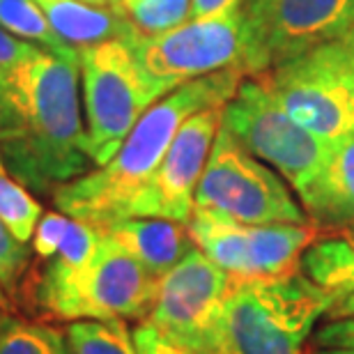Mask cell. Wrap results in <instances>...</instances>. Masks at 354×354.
I'll list each match as a JSON object with an SVG mask.
<instances>
[{
  "instance_id": "obj_8",
  "label": "cell",
  "mask_w": 354,
  "mask_h": 354,
  "mask_svg": "<svg viewBox=\"0 0 354 354\" xmlns=\"http://www.w3.org/2000/svg\"><path fill=\"white\" fill-rule=\"evenodd\" d=\"M223 127L253 157L265 161L301 194L327 161L331 145L297 124L258 76H246L223 106Z\"/></svg>"
},
{
  "instance_id": "obj_13",
  "label": "cell",
  "mask_w": 354,
  "mask_h": 354,
  "mask_svg": "<svg viewBox=\"0 0 354 354\" xmlns=\"http://www.w3.org/2000/svg\"><path fill=\"white\" fill-rule=\"evenodd\" d=\"M223 124V106L194 113L175 133L164 161L133 198L129 216H159L187 223L212 145Z\"/></svg>"
},
{
  "instance_id": "obj_29",
  "label": "cell",
  "mask_w": 354,
  "mask_h": 354,
  "mask_svg": "<svg viewBox=\"0 0 354 354\" xmlns=\"http://www.w3.org/2000/svg\"><path fill=\"white\" fill-rule=\"evenodd\" d=\"M242 0H191V21L221 19L239 14Z\"/></svg>"
},
{
  "instance_id": "obj_9",
  "label": "cell",
  "mask_w": 354,
  "mask_h": 354,
  "mask_svg": "<svg viewBox=\"0 0 354 354\" xmlns=\"http://www.w3.org/2000/svg\"><path fill=\"white\" fill-rule=\"evenodd\" d=\"M187 228L198 249L237 283L299 272L304 251L320 237L313 223L249 225L198 207Z\"/></svg>"
},
{
  "instance_id": "obj_2",
  "label": "cell",
  "mask_w": 354,
  "mask_h": 354,
  "mask_svg": "<svg viewBox=\"0 0 354 354\" xmlns=\"http://www.w3.org/2000/svg\"><path fill=\"white\" fill-rule=\"evenodd\" d=\"M244 79V67H232L171 90L140 115L109 164L55 189V207L99 228L127 218L133 198L164 161L180 127L198 111L225 106Z\"/></svg>"
},
{
  "instance_id": "obj_28",
  "label": "cell",
  "mask_w": 354,
  "mask_h": 354,
  "mask_svg": "<svg viewBox=\"0 0 354 354\" xmlns=\"http://www.w3.org/2000/svg\"><path fill=\"white\" fill-rule=\"evenodd\" d=\"M313 345L324 348H354V317L329 320L313 334Z\"/></svg>"
},
{
  "instance_id": "obj_7",
  "label": "cell",
  "mask_w": 354,
  "mask_h": 354,
  "mask_svg": "<svg viewBox=\"0 0 354 354\" xmlns=\"http://www.w3.org/2000/svg\"><path fill=\"white\" fill-rule=\"evenodd\" d=\"M194 207L249 225L310 223L286 180L239 145L223 124L198 182Z\"/></svg>"
},
{
  "instance_id": "obj_11",
  "label": "cell",
  "mask_w": 354,
  "mask_h": 354,
  "mask_svg": "<svg viewBox=\"0 0 354 354\" xmlns=\"http://www.w3.org/2000/svg\"><path fill=\"white\" fill-rule=\"evenodd\" d=\"M131 46L140 72L161 95L221 69L244 67L239 14L187 21L157 37H133ZM246 72V69H244Z\"/></svg>"
},
{
  "instance_id": "obj_24",
  "label": "cell",
  "mask_w": 354,
  "mask_h": 354,
  "mask_svg": "<svg viewBox=\"0 0 354 354\" xmlns=\"http://www.w3.org/2000/svg\"><path fill=\"white\" fill-rule=\"evenodd\" d=\"M72 216L65 212H46L41 214L37 228L32 232V253L39 260H51L58 253V246L67 232Z\"/></svg>"
},
{
  "instance_id": "obj_15",
  "label": "cell",
  "mask_w": 354,
  "mask_h": 354,
  "mask_svg": "<svg viewBox=\"0 0 354 354\" xmlns=\"http://www.w3.org/2000/svg\"><path fill=\"white\" fill-rule=\"evenodd\" d=\"M102 230L131 258H136L154 279H161L166 272H171L196 246L187 223L173 221V218L127 216L102 225Z\"/></svg>"
},
{
  "instance_id": "obj_16",
  "label": "cell",
  "mask_w": 354,
  "mask_h": 354,
  "mask_svg": "<svg viewBox=\"0 0 354 354\" xmlns=\"http://www.w3.org/2000/svg\"><path fill=\"white\" fill-rule=\"evenodd\" d=\"M301 272L327 292L329 310L324 317H354V228L320 232L304 251Z\"/></svg>"
},
{
  "instance_id": "obj_31",
  "label": "cell",
  "mask_w": 354,
  "mask_h": 354,
  "mask_svg": "<svg viewBox=\"0 0 354 354\" xmlns=\"http://www.w3.org/2000/svg\"><path fill=\"white\" fill-rule=\"evenodd\" d=\"M7 310H14V306H12V299L7 297V292L3 290V286H0V315L7 313Z\"/></svg>"
},
{
  "instance_id": "obj_12",
  "label": "cell",
  "mask_w": 354,
  "mask_h": 354,
  "mask_svg": "<svg viewBox=\"0 0 354 354\" xmlns=\"http://www.w3.org/2000/svg\"><path fill=\"white\" fill-rule=\"evenodd\" d=\"M258 79L297 124L327 145L354 136V90L317 48Z\"/></svg>"
},
{
  "instance_id": "obj_5",
  "label": "cell",
  "mask_w": 354,
  "mask_h": 354,
  "mask_svg": "<svg viewBox=\"0 0 354 354\" xmlns=\"http://www.w3.org/2000/svg\"><path fill=\"white\" fill-rule=\"evenodd\" d=\"M79 67L86 104V147L95 166H104L140 115L164 95L145 79L131 46L122 39L81 48Z\"/></svg>"
},
{
  "instance_id": "obj_21",
  "label": "cell",
  "mask_w": 354,
  "mask_h": 354,
  "mask_svg": "<svg viewBox=\"0 0 354 354\" xmlns=\"http://www.w3.org/2000/svg\"><path fill=\"white\" fill-rule=\"evenodd\" d=\"M41 214L39 201L10 173L0 154V218L21 242H30Z\"/></svg>"
},
{
  "instance_id": "obj_18",
  "label": "cell",
  "mask_w": 354,
  "mask_h": 354,
  "mask_svg": "<svg viewBox=\"0 0 354 354\" xmlns=\"http://www.w3.org/2000/svg\"><path fill=\"white\" fill-rule=\"evenodd\" d=\"M0 26L14 37L39 44L44 51L58 58L79 62V48L69 46L35 0H0Z\"/></svg>"
},
{
  "instance_id": "obj_25",
  "label": "cell",
  "mask_w": 354,
  "mask_h": 354,
  "mask_svg": "<svg viewBox=\"0 0 354 354\" xmlns=\"http://www.w3.org/2000/svg\"><path fill=\"white\" fill-rule=\"evenodd\" d=\"M39 48L30 44V41H24L19 37H14L12 32H7L3 26H0V86L14 74V69L19 65H24L28 58H32Z\"/></svg>"
},
{
  "instance_id": "obj_19",
  "label": "cell",
  "mask_w": 354,
  "mask_h": 354,
  "mask_svg": "<svg viewBox=\"0 0 354 354\" xmlns=\"http://www.w3.org/2000/svg\"><path fill=\"white\" fill-rule=\"evenodd\" d=\"M62 336L67 354H136L133 331L122 317L67 322Z\"/></svg>"
},
{
  "instance_id": "obj_14",
  "label": "cell",
  "mask_w": 354,
  "mask_h": 354,
  "mask_svg": "<svg viewBox=\"0 0 354 354\" xmlns=\"http://www.w3.org/2000/svg\"><path fill=\"white\" fill-rule=\"evenodd\" d=\"M299 201L320 232L354 228V136L331 147L322 171L301 191Z\"/></svg>"
},
{
  "instance_id": "obj_10",
  "label": "cell",
  "mask_w": 354,
  "mask_h": 354,
  "mask_svg": "<svg viewBox=\"0 0 354 354\" xmlns=\"http://www.w3.org/2000/svg\"><path fill=\"white\" fill-rule=\"evenodd\" d=\"M232 283L221 267L194 246L157 281V295L145 322L180 348L221 354V313Z\"/></svg>"
},
{
  "instance_id": "obj_23",
  "label": "cell",
  "mask_w": 354,
  "mask_h": 354,
  "mask_svg": "<svg viewBox=\"0 0 354 354\" xmlns=\"http://www.w3.org/2000/svg\"><path fill=\"white\" fill-rule=\"evenodd\" d=\"M30 249L0 218V286L10 299H19L21 286H24V279L30 272Z\"/></svg>"
},
{
  "instance_id": "obj_1",
  "label": "cell",
  "mask_w": 354,
  "mask_h": 354,
  "mask_svg": "<svg viewBox=\"0 0 354 354\" xmlns=\"http://www.w3.org/2000/svg\"><path fill=\"white\" fill-rule=\"evenodd\" d=\"M79 62L39 51L0 86V154L28 191L53 196L92 171L79 106Z\"/></svg>"
},
{
  "instance_id": "obj_17",
  "label": "cell",
  "mask_w": 354,
  "mask_h": 354,
  "mask_svg": "<svg viewBox=\"0 0 354 354\" xmlns=\"http://www.w3.org/2000/svg\"><path fill=\"white\" fill-rule=\"evenodd\" d=\"M35 3L44 10L53 30L79 51L111 39L129 41L133 35H138L122 14L109 7L88 5L83 0H35Z\"/></svg>"
},
{
  "instance_id": "obj_20",
  "label": "cell",
  "mask_w": 354,
  "mask_h": 354,
  "mask_svg": "<svg viewBox=\"0 0 354 354\" xmlns=\"http://www.w3.org/2000/svg\"><path fill=\"white\" fill-rule=\"evenodd\" d=\"M0 354H67L62 331L14 310L0 315Z\"/></svg>"
},
{
  "instance_id": "obj_6",
  "label": "cell",
  "mask_w": 354,
  "mask_h": 354,
  "mask_svg": "<svg viewBox=\"0 0 354 354\" xmlns=\"http://www.w3.org/2000/svg\"><path fill=\"white\" fill-rule=\"evenodd\" d=\"M354 28V0H242L246 76L267 74Z\"/></svg>"
},
{
  "instance_id": "obj_22",
  "label": "cell",
  "mask_w": 354,
  "mask_h": 354,
  "mask_svg": "<svg viewBox=\"0 0 354 354\" xmlns=\"http://www.w3.org/2000/svg\"><path fill=\"white\" fill-rule=\"evenodd\" d=\"M120 14L140 37H157L191 21V0H122Z\"/></svg>"
},
{
  "instance_id": "obj_32",
  "label": "cell",
  "mask_w": 354,
  "mask_h": 354,
  "mask_svg": "<svg viewBox=\"0 0 354 354\" xmlns=\"http://www.w3.org/2000/svg\"><path fill=\"white\" fill-rule=\"evenodd\" d=\"M104 5L109 7V10L120 12V5H122V0H104Z\"/></svg>"
},
{
  "instance_id": "obj_4",
  "label": "cell",
  "mask_w": 354,
  "mask_h": 354,
  "mask_svg": "<svg viewBox=\"0 0 354 354\" xmlns=\"http://www.w3.org/2000/svg\"><path fill=\"white\" fill-rule=\"evenodd\" d=\"M329 297L304 272L232 283L221 313V354H301Z\"/></svg>"
},
{
  "instance_id": "obj_30",
  "label": "cell",
  "mask_w": 354,
  "mask_h": 354,
  "mask_svg": "<svg viewBox=\"0 0 354 354\" xmlns=\"http://www.w3.org/2000/svg\"><path fill=\"white\" fill-rule=\"evenodd\" d=\"M306 354H354V348H324V345H310Z\"/></svg>"
},
{
  "instance_id": "obj_26",
  "label": "cell",
  "mask_w": 354,
  "mask_h": 354,
  "mask_svg": "<svg viewBox=\"0 0 354 354\" xmlns=\"http://www.w3.org/2000/svg\"><path fill=\"white\" fill-rule=\"evenodd\" d=\"M317 51H320L322 58L327 60L354 90V28H350L348 32H343L338 39L320 46Z\"/></svg>"
},
{
  "instance_id": "obj_3",
  "label": "cell",
  "mask_w": 354,
  "mask_h": 354,
  "mask_svg": "<svg viewBox=\"0 0 354 354\" xmlns=\"http://www.w3.org/2000/svg\"><path fill=\"white\" fill-rule=\"evenodd\" d=\"M30 267L19 299L44 320H145L157 295V281L122 246L102 230V244L86 267L58 260Z\"/></svg>"
},
{
  "instance_id": "obj_33",
  "label": "cell",
  "mask_w": 354,
  "mask_h": 354,
  "mask_svg": "<svg viewBox=\"0 0 354 354\" xmlns=\"http://www.w3.org/2000/svg\"><path fill=\"white\" fill-rule=\"evenodd\" d=\"M83 3H88V5H97V7H106V5H104V0H83Z\"/></svg>"
},
{
  "instance_id": "obj_27",
  "label": "cell",
  "mask_w": 354,
  "mask_h": 354,
  "mask_svg": "<svg viewBox=\"0 0 354 354\" xmlns=\"http://www.w3.org/2000/svg\"><path fill=\"white\" fill-rule=\"evenodd\" d=\"M133 343H136V354H198L168 341L145 320H140L133 329Z\"/></svg>"
}]
</instances>
